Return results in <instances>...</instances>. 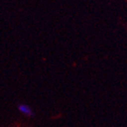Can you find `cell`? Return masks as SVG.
Wrapping results in <instances>:
<instances>
[{
  "label": "cell",
  "instance_id": "cell-1",
  "mask_svg": "<svg viewBox=\"0 0 127 127\" xmlns=\"http://www.w3.org/2000/svg\"><path fill=\"white\" fill-rule=\"evenodd\" d=\"M18 109L22 115L26 116V117H33L34 116V112L33 110L31 109L29 105H26V104H20L18 105Z\"/></svg>",
  "mask_w": 127,
  "mask_h": 127
}]
</instances>
